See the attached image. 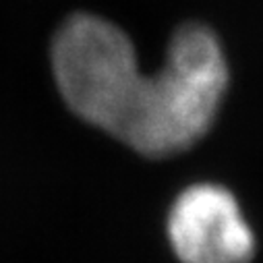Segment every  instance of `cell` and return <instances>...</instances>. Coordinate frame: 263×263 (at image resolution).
<instances>
[{
	"instance_id": "cell-2",
	"label": "cell",
	"mask_w": 263,
	"mask_h": 263,
	"mask_svg": "<svg viewBox=\"0 0 263 263\" xmlns=\"http://www.w3.org/2000/svg\"><path fill=\"white\" fill-rule=\"evenodd\" d=\"M168 240L180 263H249L255 238L234 197L218 184L189 186L168 216Z\"/></svg>"
},
{
	"instance_id": "cell-1",
	"label": "cell",
	"mask_w": 263,
	"mask_h": 263,
	"mask_svg": "<svg viewBox=\"0 0 263 263\" xmlns=\"http://www.w3.org/2000/svg\"><path fill=\"white\" fill-rule=\"evenodd\" d=\"M52 71L75 114L152 158L199 141L228 85L218 37L195 23L174 33L164 67L147 75L124 31L100 17L75 15L54 37Z\"/></svg>"
}]
</instances>
